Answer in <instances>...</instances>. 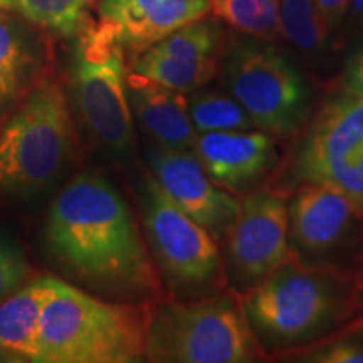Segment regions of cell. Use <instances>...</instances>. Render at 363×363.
Returning <instances> with one entry per match:
<instances>
[{"mask_svg": "<svg viewBox=\"0 0 363 363\" xmlns=\"http://www.w3.org/2000/svg\"><path fill=\"white\" fill-rule=\"evenodd\" d=\"M44 242L83 283L128 301H155L162 278L128 202L99 174H81L49 207Z\"/></svg>", "mask_w": 363, "mask_h": 363, "instance_id": "obj_1", "label": "cell"}, {"mask_svg": "<svg viewBox=\"0 0 363 363\" xmlns=\"http://www.w3.org/2000/svg\"><path fill=\"white\" fill-rule=\"evenodd\" d=\"M363 279L357 271L288 261L242 294L257 342L272 360L320 342L363 316Z\"/></svg>", "mask_w": 363, "mask_h": 363, "instance_id": "obj_2", "label": "cell"}, {"mask_svg": "<svg viewBox=\"0 0 363 363\" xmlns=\"http://www.w3.org/2000/svg\"><path fill=\"white\" fill-rule=\"evenodd\" d=\"M150 303H111L56 278L35 363H130L145 357Z\"/></svg>", "mask_w": 363, "mask_h": 363, "instance_id": "obj_3", "label": "cell"}, {"mask_svg": "<svg viewBox=\"0 0 363 363\" xmlns=\"http://www.w3.org/2000/svg\"><path fill=\"white\" fill-rule=\"evenodd\" d=\"M145 358L157 363H259L269 357L257 342L233 289L202 298L150 303Z\"/></svg>", "mask_w": 363, "mask_h": 363, "instance_id": "obj_4", "label": "cell"}, {"mask_svg": "<svg viewBox=\"0 0 363 363\" xmlns=\"http://www.w3.org/2000/svg\"><path fill=\"white\" fill-rule=\"evenodd\" d=\"M308 184L338 190L363 214V96L337 88L321 98L267 180L286 195Z\"/></svg>", "mask_w": 363, "mask_h": 363, "instance_id": "obj_5", "label": "cell"}, {"mask_svg": "<svg viewBox=\"0 0 363 363\" xmlns=\"http://www.w3.org/2000/svg\"><path fill=\"white\" fill-rule=\"evenodd\" d=\"M219 72L256 128L278 142L305 128L320 101L306 72L274 40L242 35L224 43Z\"/></svg>", "mask_w": 363, "mask_h": 363, "instance_id": "obj_6", "label": "cell"}, {"mask_svg": "<svg viewBox=\"0 0 363 363\" xmlns=\"http://www.w3.org/2000/svg\"><path fill=\"white\" fill-rule=\"evenodd\" d=\"M74 150L66 91L54 79L39 81L0 130V190L38 197L66 174Z\"/></svg>", "mask_w": 363, "mask_h": 363, "instance_id": "obj_7", "label": "cell"}, {"mask_svg": "<svg viewBox=\"0 0 363 363\" xmlns=\"http://www.w3.org/2000/svg\"><path fill=\"white\" fill-rule=\"evenodd\" d=\"M138 195L145 240L170 296L192 299L229 289L219 242L172 201L150 172Z\"/></svg>", "mask_w": 363, "mask_h": 363, "instance_id": "obj_8", "label": "cell"}, {"mask_svg": "<svg viewBox=\"0 0 363 363\" xmlns=\"http://www.w3.org/2000/svg\"><path fill=\"white\" fill-rule=\"evenodd\" d=\"M69 88L74 110L91 136L111 155L130 157L135 126L126 91V54L88 24L72 51Z\"/></svg>", "mask_w": 363, "mask_h": 363, "instance_id": "obj_9", "label": "cell"}, {"mask_svg": "<svg viewBox=\"0 0 363 363\" xmlns=\"http://www.w3.org/2000/svg\"><path fill=\"white\" fill-rule=\"evenodd\" d=\"M362 239L363 214L342 192L308 184L289 195L288 242L294 261L357 271Z\"/></svg>", "mask_w": 363, "mask_h": 363, "instance_id": "obj_10", "label": "cell"}, {"mask_svg": "<svg viewBox=\"0 0 363 363\" xmlns=\"http://www.w3.org/2000/svg\"><path fill=\"white\" fill-rule=\"evenodd\" d=\"M240 199L239 214L220 242L227 288L246 294L293 259L288 242V199L262 185Z\"/></svg>", "mask_w": 363, "mask_h": 363, "instance_id": "obj_11", "label": "cell"}, {"mask_svg": "<svg viewBox=\"0 0 363 363\" xmlns=\"http://www.w3.org/2000/svg\"><path fill=\"white\" fill-rule=\"evenodd\" d=\"M224 43L219 22L202 17L130 57L126 67L145 79L190 94L219 72Z\"/></svg>", "mask_w": 363, "mask_h": 363, "instance_id": "obj_12", "label": "cell"}, {"mask_svg": "<svg viewBox=\"0 0 363 363\" xmlns=\"http://www.w3.org/2000/svg\"><path fill=\"white\" fill-rule=\"evenodd\" d=\"M147 162L167 195L185 214L220 242L239 214L240 199L208 179L192 150H169L150 143Z\"/></svg>", "mask_w": 363, "mask_h": 363, "instance_id": "obj_13", "label": "cell"}, {"mask_svg": "<svg viewBox=\"0 0 363 363\" xmlns=\"http://www.w3.org/2000/svg\"><path fill=\"white\" fill-rule=\"evenodd\" d=\"M208 12L211 0H98L96 21L88 26L130 59Z\"/></svg>", "mask_w": 363, "mask_h": 363, "instance_id": "obj_14", "label": "cell"}, {"mask_svg": "<svg viewBox=\"0 0 363 363\" xmlns=\"http://www.w3.org/2000/svg\"><path fill=\"white\" fill-rule=\"evenodd\" d=\"M192 152L208 179L242 197L262 187L278 169V140L262 130L199 133Z\"/></svg>", "mask_w": 363, "mask_h": 363, "instance_id": "obj_15", "label": "cell"}, {"mask_svg": "<svg viewBox=\"0 0 363 363\" xmlns=\"http://www.w3.org/2000/svg\"><path fill=\"white\" fill-rule=\"evenodd\" d=\"M131 113L152 143L169 150H192L197 131L189 115L187 94L169 89L126 67Z\"/></svg>", "mask_w": 363, "mask_h": 363, "instance_id": "obj_16", "label": "cell"}, {"mask_svg": "<svg viewBox=\"0 0 363 363\" xmlns=\"http://www.w3.org/2000/svg\"><path fill=\"white\" fill-rule=\"evenodd\" d=\"M56 291V278L43 276L27 281L0 301V355L35 362L44 308Z\"/></svg>", "mask_w": 363, "mask_h": 363, "instance_id": "obj_17", "label": "cell"}, {"mask_svg": "<svg viewBox=\"0 0 363 363\" xmlns=\"http://www.w3.org/2000/svg\"><path fill=\"white\" fill-rule=\"evenodd\" d=\"M0 11V113L39 83L43 52L39 40L21 19Z\"/></svg>", "mask_w": 363, "mask_h": 363, "instance_id": "obj_18", "label": "cell"}, {"mask_svg": "<svg viewBox=\"0 0 363 363\" xmlns=\"http://www.w3.org/2000/svg\"><path fill=\"white\" fill-rule=\"evenodd\" d=\"M279 33L311 59L323 56L333 34L315 0H279Z\"/></svg>", "mask_w": 363, "mask_h": 363, "instance_id": "obj_19", "label": "cell"}, {"mask_svg": "<svg viewBox=\"0 0 363 363\" xmlns=\"http://www.w3.org/2000/svg\"><path fill=\"white\" fill-rule=\"evenodd\" d=\"M187 103L190 120L197 135L256 128L242 104L227 91L197 89L187 96Z\"/></svg>", "mask_w": 363, "mask_h": 363, "instance_id": "obj_20", "label": "cell"}, {"mask_svg": "<svg viewBox=\"0 0 363 363\" xmlns=\"http://www.w3.org/2000/svg\"><path fill=\"white\" fill-rule=\"evenodd\" d=\"M211 12L242 35L281 39L279 0H211Z\"/></svg>", "mask_w": 363, "mask_h": 363, "instance_id": "obj_21", "label": "cell"}, {"mask_svg": "<svg viewBox=\"0 0 363 363\" xmlns=\"http://www.w3.org/2000/svg\"><path fill=\"white\" fill-rule=\"evenodd\" d=\"M91 0H9V11L40 29L65 38L78 35L88 24Z\"/></svg>", "mask_w": 363, "mask_h": 363, "instance_id": "obj_22", "label": "cell"}, {"mask_svg": "<svg viewBox=\"0 0 363 363\" xmlns=\"http://www.w3.org/2000/svg\"><path fill=\"white\" fill-rule=\"evenodd\" d=\"M291 363H363V316L310 347L272 357Z\"/></svg>", "mask_w": 363, "mask_h": 363, "instance_id": "obj_23", "label": "cell"}, {"mask_svg": "<svg viewBox=\"0 0 363 363\" xmlns=\"http://www.w3.org/2000/svg\"><path fill=\"white\" fill-rule=\"evenodd\" d=\"M27 257L16 244L0 238V301L21 289L30 276Z\"/></svg>", "mask_w": 363, "mask_h": 363, "instance_id": "obj_24", "label": "cell"}, {"mask_svg": "<svg viewBox=\"0 0 363 363\" xmlns=\"http://www.w3.org/2000/svg\"><path fill=\"white\" fill-rule=\"evenodd\" d=\"M338 89L363 96V39L345 59L338 81Z\"/></svg>", "mask_w": 363, "mask_h": 363, "instance_id": "obj_25", "label": "cell"}, {"mask_svg": "<svg viewBox=\"0 0 363 363\" xmlns=\"http://www.w3.org/2000/svg\"><path fill=\"white\" fill-rule=\"evenodd\" d=\"M320 12L328 22L331 33H337L342 29L350 11V0H315Z\"/></svg>", "mask_w": 363, "mask_h": 363, "instance_id": "obj_26", "label": "cell"}, {"mask_svg": "<svg viewBox=\"0 0 363 363\" xmlns=\"http://www.w3.org/2000/svg\"><path fill=\"white\" fill-rule=\"evenodd\" d=\"M352 24L363 27V0H350V11H348Z\"/></svg>", "mask_w": 363, "mask_h": 363, "instance_id": "obj_27", "label": "cell"}, {"mask_svg": "<svg viewBox=\"0 0 363 363\" xmlns=\"http://www.w3.org/2000/svg\"><path fill=\"white\" fill-rule=\"evenodd\" d=\"M357 271L360 274V278L363 279V239H362V246H360V252H358V262H357Z\"/></svg>", "mask_w": 363, "mask_h": 363, "instance_id": "obj_28", "label": "cell"}, {"mask_svg": "<svg viewBox=\"0 0 363 363\" xmlns=\"http://www.w3.org/2000/svg\"><path fill=\"white\" fill-rule=\"evenodd\" d=\"M2 9H7L9 11V0H0V11H2Z\"/></svg>", "mask_w": 363, "mask_h": 363, "instance_id": "obj_29", "label": "cell"}, {"mask_svg": "<svg viewBox=\"0 0 363 363\" xmlns=\"http://www.w3.org/2000/svg\"><path fill=\"white\" fill-rule=\"evenodd\" d=\"M362 298H363V293H362Z\"/></svg>", "mask_w": 363, "mask_h": 363, "instance_id": "obj_30", "label": "cell"}]
</instances>
